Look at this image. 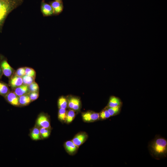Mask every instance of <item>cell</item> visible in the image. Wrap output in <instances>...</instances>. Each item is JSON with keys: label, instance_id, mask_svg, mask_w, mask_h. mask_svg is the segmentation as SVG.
Masks as SVG:
<instances>
[{"label": "cell", "instance_id": "27", "mask_svg": "<svg viewBox=\"0 0 167 167\" xmlns=\"http://www.w3.org/2000/svg\"><path fill=\"white\" fill-rule=\"evenodd\" d=\"M25 67H22L18 68L15 72V74L16 75L22 77L25 75Z\"/></svg>", "mask_w": 167, "mask_h": 167}, {"label": "cell", "instance_id": "4", "mask_svg": "<svg viewBox=\"0 0 167 167\" xmlns=\"http://www.w3.org/2000/svg\"><path fill=\"white\" fill-rule=\"evenodd\" d=\"M82 117L85 122H94L99 119V113L93 111H88L82 113Z\"/></svg>", "mask_w": 167, "mask_h": 167}, {"label": "cell", "instance_id": "29", "mask_svg": "<svg viewBox=\"0 0 167 167\" xmlns=\"http://www.w3.org/2000/svg\"><path fill=\"white\" fill-rule=\"evenodd\" d=\"M3 73L2 72V69L1 68V67L0 66V79L2 77V75Z\"/></svg>", "mask_w": 167, "mask_h": 167}, {"label": "cell", "instance_id": "20", "mask_svg": "<svg viewBox=\"0 0 167 167\" xmlns=\"http://www.w3.org/2000/svg\"><path fill=\"white\" fill-rule=\"evenodd\" d=\"M40 130L37 128H34L31 131V136L34 140H38L41 139Z\"/></svg>", "mask_w": 167, "mask_h": 167}, {"label": "cell", "instance_id": "22", "mask_svg": "<svg viewBox=\"0 0 167 167\" xmlns=\"http://www.w3.org/2000/svg\"><path fill=\"white\" fill-rule=\"evenodd\" d=\"M66 112V109L59 108L58 112V118L60 121L65 122Z\"/></svg>", "mask_w": 167, "mask_h": 167}, {"label": "cell", "instance_id": "13", "mask_svg": "<svg viewBox=\"0 0 167 167\" xmlns=\"http://www.w3.org/2000/svg\"><path fill=\"white\" fill-rule=\"evenodd\" d=\"M122 102L121 100L114 96H111L109 99L107 107H115L122 106Z\"/></svg>", "mask_w": 167, "mask_h": 167}, {"label": "cell", "instance_id": "18", "mask_svg": "<svg viewBox=\"0 0 167 167\" xmlns=\"http://www.w3.org/2000/svg\"><path fill=\"white\" fill-rule=\"evenodd\" d=\"M68 100L64 96L60 97L58 101V105L59 108L66 109L68 106Z\"/></svg>", "mask_w": 167, "mask_h": 167}, {"label": "cell", "instance_id": "3", "mask_svg": "<svg viewBox=\"0 0 167 167\" xmlns=\"http://www.w3.org/2000/svg\"><path fill=\"white\" fill-rule=\"evenodd\" d=\"M0 66L2 69L3 74L10 78L15 73L14 69L8 62L7 59L5 58L0 60Z\"/></svg>", "mask_w": 167, "mask_h": 167}, {"label": "cell", "instance_id": "14", "mask_svg": "<svg viewBox=\"0 0 167 167\" xmlns=\"http://www.w3.org/2000/svg\"><path fill=\"white\" fill-rule=\"evenodd\" d=\"M64 146L66 151L71 154L74 153L79 147L75 144L72 140L66 142Z\"/></svg>", "mask_w": 167, "mask_h": 167}, {"label": "cell", "instance_id": "16", "mask_svg": "<svg viewBox=\"0 0 167 167\" xmlns=\"http://www.w3.org/2000/svg\"><path fill=\"white\" fill-rule=\"evenodd\" d=\"M20 106H25L29 104L31 102L28 94H26L19 96Z\"/></svg>", "mask_w": 167, "mask_h": 167}, {"label": "cell", "instance_id": "1", "mask_svg": "<svg viewBox=\"0 0 167 167\" xmlns=\"http://www.w3.org/2000/svg\"><path fill=\"white\" fill-rule=\"evenodd\" d=\"M148 149L151 155L159 160L167 155V140L160 136H156L149 144Z\"/></svg>", "mask_w": 167, "mask_h": 167}, {"label": "cell", "instance_id": "31", "mask_svg": "<svg viewBox=\"0 0 167 167\" xmlns=\"http://www.w3.org/2000/svg\"><path fill=\"white\" fill-rule=\"evenodd\" d=\"M55 1H59V2H62V0H55Z\"/></svg>", "mask_w": 167, "mask_h": 167}, {"label": "cell", "instance_id": "15", "mask_svg": "<svg viewBox=\"0 0 167 167\" xmlns=\"http://www.w3.org/2000/svg\"><path fill=\"white\" fill-rule=\"evenodd\" d=\"M10 91L9 85L0 81V95L4 97Z\"/></svg>", "mask_w": 167, "mask_h": 167}, {"label": "cell", "instance_id": "2", "mask_svg": "<svg viewBox=\"0 0 167 167\" xmlns=\"http://www.w3.org/2000/svg\"><path fill=\"white\" fill-rule=\"evenodd\" d=\"M23 2V0H0V32L9 14Z\"/></svg>", "mask_w": 167, "mask_h": 167}, {"label": "cell", "instance_id": "9", "mask_svg": "<svg viewBox=\"0 0 167 167\" xmlns=\"http://www.w3.org/2000/svg\"><path fill=\"white\" fill-rule=\"evenodd\" d=\"M88 137L87 134L84 132H81L76 135L72 140L73 143L79 147L82 144Z\"/></svg>", "mask_w": 167, "mask_h": 167}, {"label": "cell", "instance_id": "7", "mask_svg": "<svg viewBox=\"0 0 167 167\" xmlns=\"http://www.w3.org/2000/svg\"><path fill=\"white\" fill-rule=\"evenodd\" d=\"M41 11L44 16H50L54 15V9L50 4L43 0L41 2Z\"/></svg>", "mask_w": 167, "mask_h": 167}, {"label": "cell", "instance_id": "30", "mask_svg": "<svg viewBox=\"0 0 167 167\" xmlns=\"http://www.w3.org/2000/svg\"><path fill=\"white\" fill-rule=\"evenodd\" d=\"M4 57L0 54V60H1L4 58Z\"/></svg>", "mask_w": 167, "mask_h": 167}, {"label": "cell", "instance_id": "12", "mask_svg": "<svg viewBox=\"0 0 167 167\" xmlns=\"http://www.w3.org/2000/svg\"><path fill=\"white\" fill-rule=\"evenodd\" d=\"M50 5L53 7L54 11V15H58L62 12L63 9L62 2L53 1L50 2Z\"/></svg>", "mask_w": 167, "mask_h": 167}, {"label": "cell", "instance_id": "26", "mask_svg": "<svg viewBox=\"0 0 167 167\" xmlns=\"http://www.w3.org/2000/svg\"><path fill=\"white\" fill-rule=\"evenodd\" d=\"M25 75L35 78L36 72L33 68L29 67H25Z\"/></svg>", "mask_w": 167, "mask_h": 167}, {"label": "cell", "instance_id": "8", "mask_svg": "<svg viewBox=\"0 0 167 167\" xmlns=\"http://www.w3.org/2000/svg\"><path fill=\"white\" fill-rule=\"evenodd\" d=\"M69 108L75 111L78 110L80 108L81 102L80 99L75 97H71L68 100Z\"/></svg>", "mask_w": 167, "mask_h": 167}, {"label": "cell", "instance_id": "23", "mask_svg": "<svg viewBox=\"0 0 167 167\" xmlns=\"http://www.w3.org/2000/svg\"><path fill=\"white\" fill-rule=\"evenodd\" d=\"M100 119L104 120L109 118L111 116L106 108H105L99 113Z\"/></svg>", "mask_w": 167, "mask_h": 167}, {"label": "cell", "instance_id": "10", "mask_svg": "<svg viewBox=\"0 0 167 167\" xmlns=\"http://www.w3.org/2000/svg\"><path fill=\"white\" fill-rule=\"evenodd\" d=\"M36 123L41 127L49 128L50 127V122L48 118L44 114H41L38 117Z\"/></svg>", "mask_w": 167, "mask_h": 167}, {"label": "cell", "instance_id": "19", "mask_svg": "<svg viewBox=\"0 0 167 167\" xmlns=\"http://www.w3.org/2000/svg\"><path fill=\"white\" fill-rule=\"evenodd\" d=\"M75 116V111L70 109L66 112V118L65 122L68 123L72 122Z\"/></svg>", "mask_w": 167, "mask_h": 167}, {"label": "cell", "instance_id": "11", "mask_svg": "<svg viewBox=\"0 0 167 167\" xmlns=\"http://www.w3.org/2000/svg\"><path fill=\"white\" fill-rule=\"evenodd\" d=\"M13 92L18 96L28 94L30 91L28 85L23 84L14 90Z\"/></svg>", "mask_w": 167, "mask_h": 167}, {"label": "cell", "instance_id": "24", "mask_svg": "<svg viewBox=\"0 0 167 167\" xmlns=\"http://www.w3.org/2000/svg\"><path fill=\"white\" fill-rule=\"evenodd\" d=\"M48 129L41 127L39 129L41 135L43 138H46L49 136L50 134V131Z\"/></svg>", "mask_w": 167, "mask_h": 167}, {"label": "cell", "instance_id": "28", "mask_svg": "<svg viewBox=\"0 0 167 167\" xmlns=\"http://www.w3.org/2000/svg\"><path fill=\"white\" fill-rule=\"evenodd\" d=\"M31 101L36 100L39 97V92H30L28 94Z\"/></svg>", "mask_w": 167, "mask_h": 167}, {"label": "cell", "instance_id": "25", "mask_svg": "<svg viewBox=\"0 0 167 167\" xmlns=\"http://www.w3.org/2000/svg\"><path fill=\"white\" fill-rule=\"evenodd\" d=\"M30 92H39V87L38 84L35 81L28 86Z\"/></svg>", "mask_w": 167, "mask_h": 167}, {"label": "cell", "instance_id": "21", "mask_svg": "<svg viewBox=\"0 0 167 167\" xmlns=\"http://www.w3.org/2000/svg\"><path fill=\"white\" fill-rule=\"evenodd\" d=\"M23 84L29 85L35 81V78L26 75H24L22 77Z\"/></svg>", "mask_w": 167, "mask_h": 167}, {"label": "cell", "instance_id": "6", "mask_svg": "<svg viewBox=\"0 0 167 167\" xmlns=\"http://www.w3.org/2000/svg\"><path fill=\"white\" fill-rule=\"evenodd\" d=\"M6 100L10 104L15 106H19V96L13 91H10L4 97Z\"/></svg>", "mask_w": 167, "mask_h": 167}, {"label": "cell", "instance_id": "17", "mask_svg": "<svg viewBox=\"0 0 167 167\" xmlns=\"http://www.w3.org/2000/svg\"><path fill=\"white\" fill-rule=\"evenodd\" d=\"M121 106L115 107H106L111 116H114L119 113L121 110Z\"/></svg>", "mask_w": 167, "mask_h": 167}, {"label": "cell", "instance_id": "5", "mask_svg": "<svg viewBox=\"0 0 167 167\" xmlns=\"http://www.w3.org/2000/svg\"><path fill=\"white\" fill-rule=\"evenodd\" d=\"M9 79V85L13 90L23 84L22 78L15 74Z\"/></svg>", "mask_w": 167, "mask_h": 167}]
</instances>
